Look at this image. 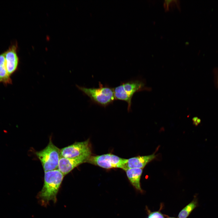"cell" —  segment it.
Segmentation results:
<instances>
[{"mask_svg":"<svg viewBox=\"0 0 218 218\" xmlns=\"http://www.w3.org/2000/svg\"><path fill=\"white\" fill-rule=\"evenodd\" d=\"M18 44L16 42L12 44L4 52L5 65L7 72L10 76L17 69L19 62L18 55Z\"/></svg>","mask_w":218,"mask_h":218,"instance_id":"ba28073f","label":"cell"},{"mask_svg":"<svg viewBox=\"0 0 218 218\" xmlns=\"http://www.w3.org/2000/svg\"><path fill=\"white\" fill-rule=\"evenodd\" d=\"M6 84L11 83L10 75L7 72L5 62L4 52L0 54V83Z\"/></svg>","mask_w":218,"mask_h":218,"instance_id":"8fae6325","label":"cell"},{"mask_svg":"<svg viewBox=\"0 0 218 218\" xmlns=\"http://www.w3.org/2000/svg\"><path fill=\"white\" fill-rule=\"evenodd\" d=\"M197 202L194 200L184 208L179 213L178 218H187L197 206Z\"/></svg>","mask_w":218,"mask_h":218,"instance_id":"7c38bea8","label":"cell"},{"mask_svg":"<svg viewBox=\"0 0 218 218\" xmlns=\"http://www.w3.org/2000/svg\"><path fill=\"white\" fill-rule=\"evenodd\" d=\"M127 161V159L109 153L100 155H91L87 162L106 169L118 168L123 169Z\"/></svg>","mask_w":218,"mask_h":218,"instance_id":"5b68a950","label":"cell"},{"mask_svg":"<svg viewBox=\"0 0 218 218\" xmlns=\"http://www.w3.org/2000/svg\"><path fill=\"white\" fill-rule=\"evenodd\" d=\"M78 89L88 96L94 103L106 107L115 100L114 88L104 85L100 82L97 88H87L76 85Z\"/></svg>","mask_w":218,"mask_h":218,"instance_id":"7a4b0ae2","label":"cell"},{"mask_svg":"<svg viewBox=\"0 0 218 218\" xmlns=\"http://www.w3.org/2000/svg\"><path fill=\"white\" fill-rule=\"evenodd\" d=\"M217 86H218V79H217Z\"/></svg>","mask_w":218,"mask_h":218,"instance_id":"5bb4252c","label":"cell"},{"mask_svg":"<svg viewBox=\"0 0 218 218\" xmlns=\"http://www.w3.org/2000/svg\"><path fill=\"white\" fill-rule=\"evenodd\" d=\"M43 187L37 197L41 204L46 206L50 201L55 203L64 175L58 169L44 172Z\"/></svg>","mask_w":218,"mask_h":218,"instance_id":"6da1fadb","label":"cell"},{"mask_svg":"<svg viewBox=\"0 0 218 218\" xmlns=\"http://www.w3.org/2000/svg\"><path fill=\"white\" fill-rule=\"evenodd\" d=\"M91 154V148L89 140L74 144L60 150V157L74 158L80 156Z\"/></svg>","mask_w":218,"mask_h":218,"instance_id":"8992f818","label":"cell"},{"mask_svg":"<svg viewBox=\"0 0 218 218\" xmlns=\"http://www.w3.org/2000/svg\"><path fill=\"white\" fill-rule=\"evenodd\" d=\"M91 155H84L74 158L60 157L58 169L65 176L78 166L87 162Z\"/></svg>","mask_w":218,"mask_h":218,"instance_id":"52a82bcc","label":"cell"},{"mask_svg":"<svg viewBox=\"0 0 218 218\" xmlns=\"http://www.w3.org/2000/svg\"><path fill=\"white\" fill-rule=\"evenodd\" d=\"M125 171L127 177L132 185L137 190L142 192L143 190L141 187L140 180L143 172V169H129Z\"/></svg>","mask_w":218,"mask_h":218,"instance_id":"30bf717a","label":"cell"},{"mask_svg":"<svg viewBox=\"0 0 218 218\" xmlns=\"http://www.w3.org/2000/svg\"><path fill=\"white\" fill-rule=\"evenodd\" d=\"M176 218L172 217H168V218Z\"/></svg>","mask_w":218,"mask_h":218,"instance_id":"4fadbf2b","label":"cell"},{"mask_svg":"<svg viewBox=\"0 0 218 218\" xmlns=\"http://www.w3.org/2000/svg\"><path fill=\"white\" fill-rule=\"evenodd\" d=\"M145 84L139 80H132L122 82L114 88L115 100L124 101L127 103V111L131 110V100L136 92L145 89Z\"/></svg>","mask_w":218,"mask_h":218,"instance_id":"3957f363","label":"cell"},{"mask_svg":"<svg viewBox=\"0 0 218 218\" xmlns=\"http://www.w3.org/2000/svg\"><path fill=\"white\" fill-rule=\"evenodd\" d=\"M156 157V155L154 154L150 155L138 156L127 159L123 170H125L129 169H143L148 163L154 159Z\"/></svg>","mask_w":218,"mask_h":218,"instance_id":"9c48e42d","label":"cell"},{"mask_svg":"<svg viewBox=\"0 0 218 218\" xmlns=\"http://www.w3.org/2000/svg\"><path fill=\"white\" fill-rule=\"evenodd\" d=\"M60 150L50 138L48 144L43 150L35 154L42 164L44 172L58 169L60 158Z\"/></svg>","mask_w":218,"mask_h":218,"instance_id":"277c9868","label":"cell"}]
</instances>
